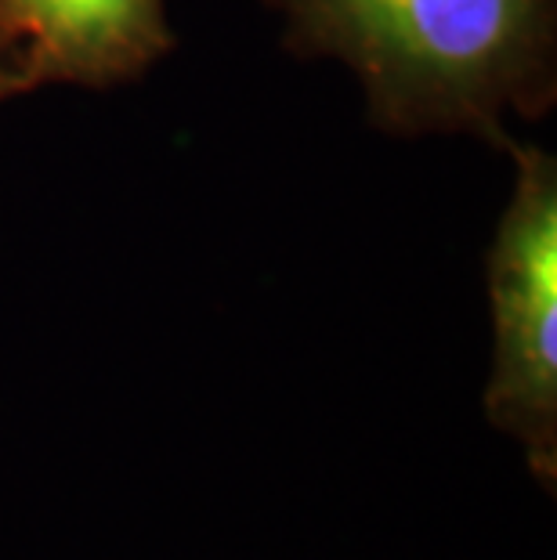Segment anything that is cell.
Wrapping results in <instances>:
<instances>
[{
  "instance_id": "cell-1",
  "label": "cell",
  "mask_w": 557,
  "mask_h": 560,
  "mask_svg": "<svg viewBox=\"0 0 557 560\" xmlns=\"http://www.w3.org/2000/svg\"><path fill=\"white\" fill-rule=\"evenodd\" d=\"M290 47L334 55L395 135L464 130L507 145L557 91L554 0H279Z\"/></svg>"
},
{
  "instance_id": "cell-2",
  "label": "cell",
  "mask_w": 557,
  "mask_h": 560,
  "mask_svg": "<svg viewBox=\"0 0 557 560\" xmlns=\"http://www.w3.org/2000/svg\"><path fill=\"white\" fill-rule=\"evenodd\" d=\"M507 152L518 182L485 260L496 329L485 416L521 441L536 481L557 478V163L536 145Z\"/></svg>"
},
{
  "instance_id": "cell-3",
  "label": "cell",
  "mask_w": 557,
  "mask_h": 560,
  "mask_svg": "<svg viewBox=\"0 0 557 560\" xmlns=\"http://www.w3.org/2000/svg\"><path fill=\"white\" fill-rule=\"evenodd\" d=\"M171 47L167 0H0V102L47 83L113 88Z\"/></svg>"
}]
</instances>
